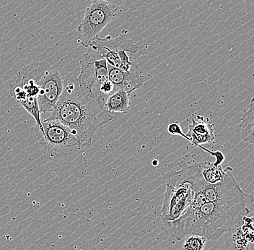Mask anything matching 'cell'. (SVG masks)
<instances>
[{
    "instance_id": "6da1fadb",
    "label": "cell",
    "mask_w": 254,
    "mask_h": 250,
    "mask_svg": "<svg viewBox=\"0 0 254 250\" xmlns=\"http://www.w3.org/2000/svg\"><path fill=\"white\" fill-rule=\"evenodd\" d=\"M112 119L105 103L70 73L64 80L63 93L47 120H57L67 127L87 150L97 130Z\"/></svg>"
},
{
    "instance_id": "7a4b0ae2",
    "label": "cell",
    "mask_w": 254,
    "mask_h": 250,
    "mask_svg": "<svg viewBox=\"0 0 254 250\" xmlns=\"http://www.w3.org/2000/svg\"><path fill=\"white\" fill-rule=\"evenodd\" d=\"M248 204L229 205L206 200L199 208H188L179 219L168 223L170 235L179 241L189 235L217 241L249 215Z\"/></svg>"
},
{
    "instance_id": "3957f363",
    "label": "cell",
    "mask_w": 254,
    "mask_h": 250,
    "mask_svg": "<svg viewBox=\"0 0 254 250\" xmlns=\"http://www.w3.org/2000/svg\"><path fill=\"white\" fill-rule=\"evenodd\" d=\"M51 68L47 62H37L24 66L17 74L15 83L10 86V94L19 106H22L36 121V125L41 127L37 98L39 82L44 73Z\"/></svg>"
},
{
    "instance_id": "277c9868",
    "label": "cell",
    "mask_w": 254,
    "mask_h": 250,
    "mask_svg": "<svg viewBox=\"0 0 254 250\" xmlns=\"http://www.w3.org/2000/svg\"><path fill=\"white\" fill-rule=\"evenodd\" d=\"M39 143L52 159H63L85 151L72 132L57 120H42L41 127L35 126Z\"/></svg>"
},
{
    "instance_id": "5b68a950",
    "label": "cell",
    "mask_w": 254,
    "mask_h": 250,
    "mask_svg": "<svg viewBox=\"0 0 254 250\" xmlns=\"http://www.w3.org/2000/svg\"><path fill=\"white\" fill-rule=\"evenodd\" d=\"M90 47L101 58L105 59L108 65L125 71H129L136 63L130 61L127 52L132 55L137 53L139 48L128 37V31L123 30L118 37L113 39L111 36L97 37L90 44Z\"/></svg>"
},
{
    "instance_id": "8992f818",
    "label": "cell",
    "mask_w": 254,
    "mask_h": 250,
    "mask_svg": "<svg viewBox=\"0 0 254 250\" xmlns=\"http://www.w3.org/2000/svg\"><path fill=\"white\" fill-rule=\"evenodd\" d=\"M119 7L103 1H92L85 9L83 18L77 27V31L82 36L81 44L83 47H90V44L101 31L118 17Z\"/></svg>"
},
{
    "instance_id": "52a82bcc",
    "label": "cell",
    "mask_w": 254,
    "mask_h": 250,
    "mask_svg": "<svg viewBox=\"0 0 254 250\" xmlns=\"http://www.w3.org/2000/svg\"><path fill=\"white\" fill-rule=\"evenodd\" d=\"M166 181L161 209V219L163 222L169 223L181 217L188 209L193 200V191L190 184L176 179L169 172L164 176Z\"/></svg>"
},
{
    "instance_id": "ba28073f",
    "label": "cell",
    "mask_w": 254,
    "mask_h": 250,
    "mask_svg": "<svg viewBox=\"0 0 254 250\" xmlns=\"http://www.w3.org/2000/svg\"><path fill=\"white\" fill-rule=\"evenodd\" d=\"M204 119V117L196 114V119H192V123L189 126V131L186 135L183 133L182 127L178 122L170 124L168 127V132L171 135H179L188 140L193 146L199 147L215 158L214 162L217 165H222L225 160L222 153L218 151H212L201 146V144L204 143H213L215 139L214 124H209Z\"/></svg>"
},
{
    "instance_id": "9c48e42d",
    "label": "cell",
    "mask_w": 254,
    "mask_h": 250,
    "mask_svg": "<svg viewBox=\"0 0 254 250\" xmlns=\"http://www.w3.org/2000/svg\"><path fill=\"white\" fill-rule=\"evenodd\" d=\"M77 77L99 98L100 87L109 81L107 62L101 57L97 58L91 54H85L80 61V72Z\"/></svg>"
},
{
    "instance_id": "30bf717a",
    "label": "cell",
    "mask_w": 254,
    "mask_h": 250,
    "mask_svg": "<svg viewBox=\"0 0 254 250\" xmlns=\"http://www.w3.org/2000/svg\"><path fill=\"white\" fill-rule=\"evenodd\" d=\"M64 80L58 71L52 68L41 77L39 82V93L37 101L40 112L53 111L63 91Z\"/></svg>"
},
{
    "instance_id": "8fae6325",
    "label": "cell",
    "mask_w": 254,
    "mask_h": 250,
    "mask_svg": "<svg viewBox=\"0 0 254 250\" xmlns=\"http://www.w3.org/2000/svg\"><path fill=\"white\" fill-rule=\"evenodd\" d=\"M109 81L114 86L115 90L124 89L131 95L136 89H139L144 84V78L139 71L137 65L129 71H122L118 68L108 65Z\"/></svg>"
},
{
    "instance_id": "7c38bea8",
    "label": "cell",
    "mask_w": 254,
    "mask_h": 250,
    "mask_svg": "<svg viewBox=\"0 0 254 250\" xmlns=\"http://www.w3.org/2000/svg\"><path fill=\"white\" fill-rule=\"evenodd\" d=\"M129 96L126 90L119 89L108 97L105 102V106L111 114H127L130 109Z\"/></svg>"
},
{
    "instance_id": "4fadbf2b",
    "label": "cell",
    "mask_w": 254,
    "mask_h": 250,
    "mask_svg": "<svg viewBox=\"0 0 254 250\" xmlns=\"http://www.w3.org/2000/svg\"><path fill=\"white\" fill-rule=\"evenodd\" d=\"M254 126V99L252 98L249 105V109L245 110L241 118V128L242 141L253 144Z\"/></svg>"
},
{
    "instance_id": "5bb4252c",
    "label": "cell",
    "mask_w": 254,
    "mask_h": 250,
    "mask_svg": "<svg viewBox=\"0 0 254 250\" xmlns=\"http://www.w3.org/2000/svg\"><path fill=\"white\" fill-rule=\"evenodd\" d=\"M241 223L242 221L226 233L228 235L225 242L227 248L233 250H249V243L243 232Z\"/></svg>"
},
{
    "instance_id": "9a60e30c",
    "label": "cell",
    "mask_w": 254,
    "mask_h": 250,
    "mask_svg": "<svg viewBox=\"0 0 254 250\" xmlns=\"http://www.w3.org/2000/svg\"><path fill=\"white\" fill-rule=\"evenodd\" d=\"M201 174L206 182L210 184L222 181L225 176V169L222 168V165L216 163H199Z\"/></svg>"
},
{
    "instance_id": "2e32d148",
    "label": "cell",
    "mask_w": 254,
    "mask_h": 250,
    "mask_svg": "<svg viewBox=\"0 0 254 250\" xmlns=\"http://www.w3.org/2000/svg\"><path fill=\"white\" fill-rule=\"evenodd\" d=\"M207 239L198 235H189L183 244V250H204Z\"/></svg>"
},
{
    "instance_id": "e0dca14e",
    "label": "cell",
    "mask_w": 254,
    "mask_h": 250,
    "mask_svg": "<svg viewBox=\"0 0 254 250\" xmlns=\"http://www.w3.org/2000/svg\"><path fill=\"white\" fill-rule=\"evenodd\" d=\"M87 1H95V0H87ZM98 1H106L109 4H112V5L117 6L119 7L125 1V0H98Z\"/></svg>"
},
{
    "instance_id": "ac0fdd59",
    "label": "cell",
    "mask_w": 254,
    "mask_h": 250,
    "mask_svg": "<svg viewBox=\"0 0 254 250\" xmlns=\"http://www.w3.org/2000/svg\"><path fill=\"white\" fill-rule=\"evenodd\" d=\"M158 165V161L154 160L153 162H152V165H153L154 167H156V166Z\"/></svg>"
},
{
    "instance_id": "d6986e66",
    "label": "cell",
    "mask_w": 254,
    "mask_h": 250,
    "mask_svg": "<svg viewBox=\"0 0 254 250\" xmlns=\"http://www.w3.org/2000/svg\"><path fill=\"white\" fill-rule=\"evenodd\" d=\"M233 250L230 249V248H226V250Z\"/></svg>"
}]
</instances>
